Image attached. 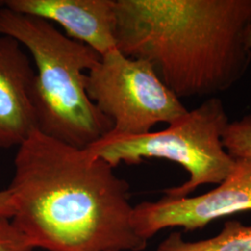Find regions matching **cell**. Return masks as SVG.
<instances>
[{"instance_id":"cell-1","label":"cell","mask_w":251,"mask_h":251,"mask_svg":"<svg viewBox=\"0 0 251 251\" xmlns=\"http://www.w3.org/2000/svg\"><path fill=\"white\" fill-rule=\"evenodd\" d=\"M9 190L11 223L48 251H143L129 184L88 148L36 130L18 147Z\"/></svg>"},{"instance_id":"cell-2","label":"cell","mask_w":251,"mask_h":251,"mask_svg":"<svg viewBox=\"0 0 251 251\" xmlns=\"http://www.w3.org/2000/svg\"><path fill=\"white\" fill-rule=\"evenodd\" d=\"M251 0H116L117 49L179 98L215 97L251 63Z\"/></svg>"},{"instance_id":"cell-3","label":"cell","mask_w":251,"mask_h":251,"mask_svg":"<svg viewBox=\"0 0 251 251\" xmlns=\"http://www.w3.org/2000/svg\"><path fill=\"white\" fill-rule=\"evenodd\" d=\"M0 36L17 40L36 66L33 100L38 131L77 148H88L113 125L87 93V74L100 55L61 33L43 19L0 8Z\"/></svg>"},{"instance_id":"cell-4","label":"cell","mask_w":251,"mask_h":251,"mask_svg":"<svg viewBox=\"0 0 251 251\" xmlns=\"http://www.w3.org/2000/svg\"><path fill=\"white\" fill-rule=\"evenodd\" d=\"M230 123L225 103L210 97L161 131L142 135L110 132L88 149L113 168L121 163L138 165L149 158L179 164L189 179L164 190L165 196L186 198L205 184H220L233 171L235 159L224 146L223 137Z\"/></svg>"},{"instance_id":"cell-5","label":"cell","mask_w":251,"mask_h":251,"mask_svg":"<svg viewBox=\"0 0 251 251\" xmlns=\"http://www.w3.org/2000/svg\"><path fill=\"white\" fill-rule=\"evenodd\" d=\"M87 93L113 125L111 132L142 135L171 125L188 109L159 78L152 64L115 49L87 74Z\"/></svg>"},{"instance_id":"cell-6","label":"cell","mask_w":251,"mask_h":251,"mask_svg":"<svg viewBox=\"0 0 251 251\" xmlns=\"http://www.w3.org/2000/svg\"><path fill=\"white\" fill-rule=\"evenodd\" d=\"M233 171L216 188L192 198L165 196L133 206L135 233L148 242L164 229H202L225 216L251 211V160H235Z\"/></svg>"},{"instance_id":"cell-7","label":"cell","mask_w":251,"mask_h":251,"mask_svg":"<svg viewBox=\"0 0 251 251\" xmlns=\"http://www.w3.org/2000/svg\"><path fill=\"white\" fill-rule=\"evenodd\" d=\"M0 8L53 22L100 56L117 49L116 0H3Z\"/></svg>"},{"instance_id":"cell-8","label":"cell","mask_w":251,"mask_h":251,"mask_svg":"<svg viewBox=\"0 0 251 251\" xmlns=\"http://www.w3.org/2000/svg\"><path fill=\"white\" fill-rule=\"evenodd\" d=\"M35 76L23 46L12 37L0 36V149L19 147L38 130Z\"/></svg>"},{"instance_id":"cell-9","label":"cell","mask_w":251,"mask_h":251,"mask_svg":"<svg viewBox=\"0 0 251 251\" xmlns=\"http://www.w3.org/2000/svg\"><path fill=\"white\" fill-rule=\"evenodd\" d=\"M156 251H251V225L230 221L214 237L196 242L185 241L181 233L174 232L159 244Z\"/></svg>"},{"instance_id":"cell-10","label":"cell","mask_w":251,"mask_h":251,"mask_svg":"<svg viewBox=\"0 0 251 251\" xmlns=\"http://www.w3.org/2000/svg\"><path fill=\"white\" fill-rule=\"evenodd\" d=\"M223 143L233 159L251 160V113L228 124Z\"/></svg>"},{"instance_id":"cell-11","label":"cell","mask_w":251,"mask_h":251,"mask_svg":"<svg viewBox=\"0 0 251 251\" xmlns=\"http://www.w3.org/2000/svg\"><path fill=\"white\" fill-rule=\"evenodd\" d=\"M35 248L11 223L0 218V251H33Z\"/></svg>"},{"instance_id":"cell-12","label":"cell","mask_w":251,"mask_h":251,"mask_svg":"<svg viewBox=\"0 0 251 251\" xmlns=\"http://www.w3.org/2000/svg\"><path fill=\"white\" fill-rule=\"evenodd\" d=\"M14 206L9 189L0 191V218L12 219L14 216Z\"/></svg>"},{"instance_id":"cell-13","label":"cell","mask_w":251,"mask_h":251,"mask_svg":"<svg viewBox=\"0 0 251 251\" xmlns=\"http://www.w3.org/2000/svg\"><path fill=\"white\" fill-rule=\"evenodd\" d=\"M248 45L251 49V27L250 29V32H249V35H248Z\"/></svg>"}]
</instances>
